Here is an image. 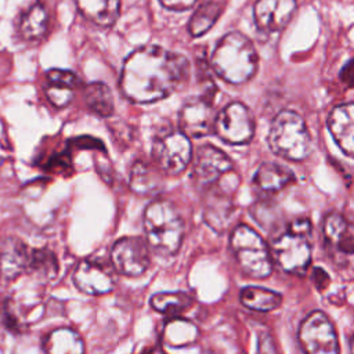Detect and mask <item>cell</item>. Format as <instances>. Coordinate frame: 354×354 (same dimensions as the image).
I'll use <instances>...</instances> for the list:
<instances>
[{
    "label": "cell",
    "instance_id": "6da1fadb",
    "mask_svg": "<svg viewBox=\"0 0 354 354\" xmlns=\"http://www.w3.org/2000/svg\"><path fill=\"white\" fill-rule=\"evenodd\" d=\"M189 62L178 53L148 44L134 50L123 64L120 90L137 104L163 100L187 83Z\"/></svg>",
    "mask_w": 354,
    "mask_h": 354
},
{
    "label": "cell",
    "instance_id": "7a4b0ae2",
    "mask_svg": "<svg viewBox=\"0 0 354 354\" xmlns=\"http://www.w3.org/2000/svg\"><path fill=\"white\" fill-rule=\"evenodd\" d=\"M257 51L243 33L232 30L224 35L210 58L212 68L225 82L241 84L253 77L257 69Z\"/></svg>",
    "mask_w": 354,
    "mask_h": 354
},
{
    "label": "cell",
    "instance_id": "3957f363",
    "mask_svg": "<svg viewBox=\"0 0 354 354\" xmlns=\"http://www.w3.org/2000/svg\"><path fill=\"white\" fill-rule=\"evenodd\" d=\"M144 231L148 246L159 256L178 252L184 236V221L174 203L166 199L151 202L144 212Z\"/></svg>",
    "mask_w": 354,
    "mask_h": 354
},
{
    "label": "cell",
    "instance_id": "277c9868",
    "mask_svg": "<svg viewBox=\"0 0 354 354\" xmlns=\"http://www.w3.org/2000/svg\"><path fill=\"white\" fill-rule=\"evenodd\" d=\"M268 145L271 151L288 160L299 162L311 153V136L304 119L295 111L282 109L270 126Z\"/></svg>",
    "mask_w": 354,
    "mask_h": 354
},
{
    "label": "cell",
    "instance_id": "5b68a950",
    "mask_svg": "<svg viewBox=\"0 0 354 354\" xmlns=\"http://www.w3.org/2000/svg\"><path fill=\"white\" fill-rule=\"evenodd\" d=\"M311 223L308 218H295L271 245L278 266L290 274H304L311 263Z\"/></svg>",
    "mask_w": 354,
    "mask_h": 354
},
{
    "label": "cell",
    "instance_id": "8992f818",
    "mask_svg": "<svg viewBox=\"0 0 354 354\" xmlns=\"http://www.w3.org/2000/svg\"><path fill=\"white\" fill-rule=\"evenodd\" d=\"M230 245L238 266L246 275L263 279L272 272L270 249L260 234L249 225H236L231 232Z\"/></svg>",
    "mask_w": 354,
    "mask_h": 354
},
{
    "label": "cell",
    "instance_id": "52a82bcc",
    "mask_svg": "<svg viewBox=\"0 0 354 354\" xmlns=\"http://www.w3.org/2000/svg\"><path fill=\"white\" fill-rule=\"evenodd\" d=\"M322 239L328 257L342 268H354V224L340 213L324 217Z\"/></svg>",
    "mask_w": 354,
    "mask_h": 354
},
{
    "label": "cell",
    "instance_id": "ba28073f",
    "mask_svg": "<svg viewBox=\"0 0 354 354\" xmlns=\"http://www.w3.org/2000/svg\"><path fill=\"white\" fill-rule=\"evenodd\" d=\"M152 158L156 166L171 176L184 171L192 158V147L187 134L178 130L160 133L152 142Z\"/></svg>",
    "mask_w": 354,
    "mask_h": 354
},
{
    "label": "cell",
    "instance_id": "9c48e42d",
    "mask_svg": "<svg viewBox=\"0 0 354 354\" xmlns=\"http://www.w3.org/2000/svg\"><path fill=\"white\" fill-rule=\"evenodd\" d=\"M299 343L304 354H339L333 324L322 311H313L299 326Z\"/></svg>",
    "mask_w": 354,
    "mask_h": 354
},
{
    "label": "cell",
    "instance_id": "30bf717a",
    "mask_svg": "<svg viewBox=\"0 0 354 354\" xmlns=\"http://www.w3.org/2000/svg\"><path fill=\"white\" fill-rule=\"evenodd\" d=\"M213 130L221 141L231 145H243L254 136V119L246 105L230 102L217 113Z\"/></svg>",
    "mask_w": 354,
    "mask_h": 354
},
{
    "label": "cell",
    "instance_id": "8fae6325",
    "mask_svg": "<svg viewBox=\"0 0 354 354\" xmlns=\"http://www.w3.org/2000/svg\"><path fill=\"white\" fill-rule=\"evenodd\" d=\"M111 263L113 270L120 275H142L151 264L147 241L140 236H123L118 239L111 250Z\"/></svg>",
    "mask_w": 354,
    "mask_h": 354
},
{
    "label": "cell",
    "instance_id": "7c38bea8",
    "mask_svg": "<svg viewBox=\"0 0 354 354\" xmlns=\"http://www.w3.org/2000/svg\"><path fill=\"white\" fill-rule=\"evenodd\" d=\"M232 173L231 159L213 145H202L194 162V180L203 188L213 187L217 181Z\"/></svg>",
    "mask_w": 354,
    "mask_h": 354
},
{
    "label": "cell",
    "instance_id": "4fadbf2b",
    "mask_svg": "<svg viewBox=\"0 0 354 354\" xmlns=\"http://www.w3.org/2000/svg\"><path fill=\"white\" fill-rule=\"evenodd\" d=\"M213 95L205 93L199 97L189 98L180 111V127L188 137H203L209 134L214 124L216 116H213Z\"/></svg>",
    "mask_w": 354,
    "mask_h": 354
},
{
    "label": "cell",
    "instance_id": "5bb4252c",
    "mask_svg": "<svg viewBox=\"0 0 354 354\" xmlns=\"http://www.w3.org/2000/svg\"><path fill=\"white\" fill-rule=\"evenodd\" d=\"M72 281L80 292L90 296L106 295L115 288L112 271L106 264L94 259L82 260L72 274Z\"/></svg>",
    "mask_w": 354,
    "mask_h": 354
},
{
    "label": "cell",
    "instance_id": "9a60e30c",
    "mask_svg": "<svg viewBox=\"0 0 354 354\" xmlns=\"http://www.w3.org/2000/svg\"><path fill=\"white\" fill-rule=\"evenodd\" d=\"M297 8L296 0H256L253 17L257 29L266 35L282 30Z\"/></svg>",
    "mask_w": 354,
    "mask_h": 354
},
{
    "label": "cell",
    "instance_id": "2e32d148",
    "mask_svg": "<svg viewBox=\"0 0 354 354\" xmlns=\"http://www.w3.org/2000/svg\"><path fill=\"white\" fill-rule=\"evenodd\" d=\"M328 129L342 152L354 158V102L336 105L328 116Z\"/></svg>",
    "mask_w": 354,
    "mask_h": 354
},
{
    "label": "cell",
    "instance_id": "e0dca14e",
    "mask_svg": "<svg viewBox=\"0 0 354 354\" xmlns=\"http://www.w3.org/2000/svg\"><path fill=\"white\" fill-rule=\"evenodd\" d=\"M30 248L15 236H7L0 241V275L12 281L18 278L21 274L26 272Z\"/></svg>",
    "mask_w": 354,
    "mask_h": 354
},
{
    "label": "cell",
    "instance_id": "ac0fdd59",
    "mask_svg": "<svg viewBox=\"0 0 354 354\" xmlns=\"http://www.w3.org/2000/svg\"><path fill=\"white\" fill-rule=\"evenodd\" d=\"M80 87L79 77L68 69H50L46 75V95L50 102L58 108L66 106Z\"/></svg>",
    "mask_w": 354,
    "mask_h": 354
},
{
    "label": "cell",
    "instance_id": "d6986e66",
    "mask_svg": "<svg viewBox=\"0 0 354 354\" xmlns=\"http://www.w3.org/2000/svg\"><path fill=\"white\" fill-rule=\"evenodd\" d=\"M295 181L293 171L285 165L277 162H264L261 163L254 176L253 185L266 194H275L285 189Z\"/></svg>",
    "mask_w": 354,
    "mask_h": 354
},
{
    "label": "cell",
    "instance_id": "ffe728a7",
    "mask_svg": "<svg viewBox=\"0 0 354 354\" xmlns=\"http://www.w3.org/2000/svg\"><path fill=\"white\" fill-rule=\"evenodd\" d=\"M199 337L198 326L183 317H171L169 318L162 328L160 340L165 346L173 348L188 347L196 343Z\"/></svg>",
    "mask_w": 354,
    "mask_h": 354
},
{
    "label": "cell",
    "instance_id": "44dd1931",
    "mask_svg": "<svg viewBox=\"0 0 354 354\" xmlns=\"http://www.w3.org/2000/svg\"><path fill=\"white\" fill-rule=\"evenodd\" d=\"M79 11L101 28L112 26L120 14V0H75Z\"/></svg>",
    "mask_w": 354,
    "mask_h": 354
},
{
    "label": "cell",
    "instance_id": "7402d4cb",
    "mask_svg": "<svg viewBox=\"0 0 354 354\" xmlns=\"http://www.w3.org/2000/svg\"><path fill=\"white\" fill-rule=\"evenodd\" d=\"M44 354H84V342L72 328H57L43 342Z\"/></svg>",
    "mask_w": 354,
    "mask_h": 354
},
{
    "label": "cell",
    "instance_id": "603a6c76",
    "mask_svg": "<svg viewBox=\"0 0 354 354\" xmlns=\"http://www.w3.org/2000/svg\"><path fill=\"white\" fill-rule=\"evenodd\" d=\"M130 188L138 195H152L160 191L163 180L151 165L137 160L130 171Z\"/></svg>",
    "mask_w": 354,
    "mask_h": 354
},
{
    "label": "cell",
    "instance_id": "cb8c5ba5",
    "mask_svg": "<svg viewBox=\"0 0 354 354\" xmlns=\"http://www.w3.org/2000/svg\"><path fill=\"white\" fill-rule=\"evenodd\" d=\"M47 25L48 17L44 6L35 3L19 18L18 32L25 40H40L47 32Z\"/></svg>",
    "mask_w": 354,
    "mask_h": 354
},
{
    "label": "cell",
    "instance_id": "d4e9b609",
    "mask_svg": "<svg viewBox=\"0 0 354 354\" xmlns=\"http://www.w3.org/2000/svg\"><path fill=\"white\" fill-rule=\"evenodd\" d=\"M205 206V220L206 223L217 230H224L231 214V201L223 189H212Z\"/></svg>",
    "mask_w": 354,
    "mask_h": 354
},
{
    "label": "cell",
    "instance_id": "484cf974",
    "mask_svg": "<svg viewBox=\"0 0 354 354\" xmlns=\"http://www.w3.org/2000/svg\"><path fill=\"white\" fill-rule=\"evenodd\" d=\"M241 303L253 311H272L282 303V296L274 290L260 286H246L239 295Z\"/></svg>",
    "mask_w": 354,
    "mask_h": 354
},
{
    "label": "cell",
    "instance_id": "4316f807",
    "mask_svg": "<svg viewBox=\"0 0 354 354\" xmlns=\"http://www.w3.org/2000/svg\"><path fill=\"white\" fill-rule=\"evenodd\" d=\"M83 95L86 105L98 116L108 118L113 115V97L111 88L102 82H93L84 86Z\"/></svg>",
    "mask_w": 354,
    "mask_h": 354
},
{
    "label": "cell",
    "instance_id": "83f0119b",
    "mask_svg": "<svg viewBox=\"0 0 354 354\" xmlns=\"http://www.w3.org/2000/svg\"><path fill=\"white\" fill-rule=\"evenodd\" d=\"M149 304L158 313L177 317L194 304V297L185 292H159L151 296Z\"/></svg>",
    "mask_w": 354,
    "mask_h": 354
},
{
    "label": "cell",
    "instance_id": "f1b7e54d",
    "mask_svg": "<svg viewBox=\"0 0 354 354\" xmlns=\"http://www.w3.org/2000/svg\"><path fill=\"white\" fill-rule=\"evenodd\" d=\"M59 264L54 252L47 248L32 249L26 272L36 277L40 281H50L57 277Z\"/></svg>",
    "mask_w": 354,
    "mask_h": 354
},
{
    "label": "cell",
    "instance_id": "f546056e",
    "mask_svg": "<svg viewBox=\"0 0 354 354\" xmlns=\"http://www.w3.org/2000/svg\"><path fill=\"white\" fill-rule=\"evenodd\" d=\"M221 14V6L216 1L201 4L188 22V30L194 37H199L209 32Z\"/></svg>",
    "mask_w": 354,
    "mask_h": 354
},
{
    "label": "cell",
    "instance_id": "4dcf8cb0",
    "mask_svg": "<svg viewBox=\"0 0 354 354\" xmlns=\"http://www.w3.org/2000/svg\"><path fill=\"white\" fill-rule=\"evenodd\" d=\"M0 314H1V321L3 325L11 330L12 333H24V330H26V325L21 321L18 311L15 308V303L11 299H6L1 304L0 308Z\"/></svg>",
    "mask_w": 354,
    "mask_h": 354
},
{
    "label": "cell",
    "instance_id": "1f68e13d",
    "mask_svg": "<svg viewBox=\"0 0 354 354\" xmlns=\"http://www.w3.org/2000/svg\"><path fill=\"white\" fill-rule=\"evenodd\" d=\"M257 354H278L275 342L268 330L257 333Z\"/></svg>",
    "mask_w": 354,
    "mask_h": 354
},
{
    "label": "cell",
    "instance_id": "d6a6232c",
    "mask_svg": "<svg viewBox=\"0 0 354 354\" xmlns=\"http://www.w3.org/2000/svg\"><path fill=\"white\" fill-rule=\"evenodd\" d=\"M48 170H54L55 173H61L65 170H71V165H69V158L65 153L57 155L51 159H48V165H47Z\"/></svg>",
    "mask_w": 354,
    "mask_h": 354
},
{
    "label": "cell",
    "instance_id": "836d02e7",
    "mask_svg": "<svg viewBox=\"0 0 354 354\" xmlns=\"http://www.w3.org/2000/svg\"><path fill=\"white\" fill-rule=\"evenodd\" d=\"M71 144H73L75 147L77 148H98L101 151H105V147L104 144L97 140V138H93V137H88V136H83V137H76L75 140L71 141Z\"/></svg>",
    "mask_w": 354,
    "mask_h": 354
},
{
    "label": "cell",
    "instance_id": "e575fe53",
    "mask_svg": "<svg viewBox=\"0 0 354 354\" xmlns=\"http://www.w3.org/2000/svg\"><path fill=\"white\" fill-rule=\"evenodd\" d=\"M159 1L165 8L174 10V11H185L196 3V0H159Z\"/></svg>",
    "mask_w": 354,
    "mask_h": 354
},
{
    "label": "cell",
    "instance_id": "d590c367",
    "mask_svg": "<svg viewBox=\"0 0 354 354\" xmlns=\"http://www.w3.org/2000/svg\"><path fill=\"white\" fill-rule=\"evenodd\" d=\"M340 80L348 86L354 87V58L350 59L340 71Z\"/></svg>",
    "mask_w": 354,
    "mask_h": 354
},
{
    "label": "cell",
    "instance_id": "8d00e7d4",
    "mask_svg": "<svg viewBox=\"0 0 354 354\" xmlns=\"http://www.w3.org/2000/svg\"><path fill=\"white\" fill-rule=\"evenodd\" d=\"M313 278H314V282L318 286V289H325L330 282L329 275L322 268H315L313 272Z\"/></svg>",
    "mask_w": 354,
    "mask_h": 354
},
{
    "label": "cell",
    "instance_id": "74e56055",
    "mask_svg": "<svg viewBox=\"0 0 354 354\" xmlns=\"http://www.w3.org/2000/svg\"><path fill=\"white\" fill-rule=\"evenodd\" d=\"M141 354H167L162 346H152L145 348Z\"/></svg>",
    "mask_w": 354,
    "mask_h": 354
},
{
    "label": "cell",
    "instance_id": "f35d334b",
    "mask_svg": "<svg viewBox=\"0 0 354 354\" xmlns=\"http://www.w3.org/2000/svg\"><path fill=\"white\" fill-rule=\"evenodd\" d=\"M350 350H351V354H354V337H353V340H351V347H350Z\"/></svg>",
    "mask_w": 354,
    "mask_h": 354
}]
</instances>
